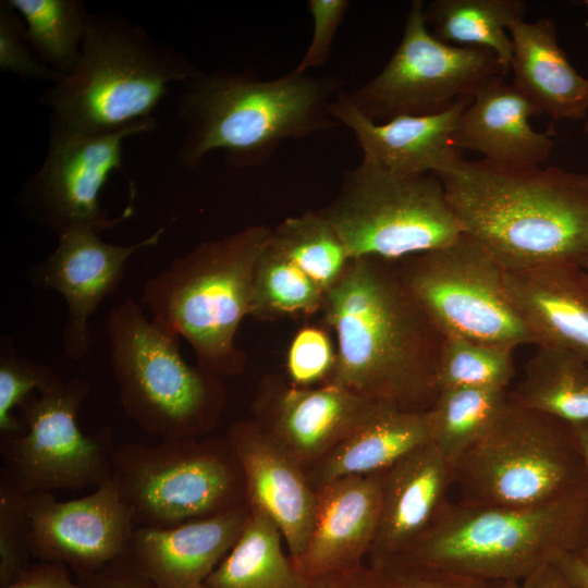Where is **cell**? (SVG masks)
Wrapping results in <instances>:
<instances>
[{
	"label": "cell",
	"mask_w": 588,
	"mask_h": 588,
	"mask_svg": "<svg viewBox=\"0 0 588 588\" xmlns=\"http://www.w3.org/2000/svg\"><path fill=\"white\" fill-rule=\"evenodd\" d=\"M573 3L574 5L581 8L588 15V0L574 1ZM586 25L588 27V20L586 22Z\"/></svg>",
	"instance_id": "47"
},
{
	"label": "cell",
	"mask_w": 588,
	"mask_h": 588,
	"mask_svg": "<svg viewBox=\"0 0 588 588\" xmlns=\"http://www.w3.org/2000/svg\"><path fill=\"white\" fill-rule=\"evenodd\" d=\"M584 130H585V133L587 134V137H588V117H587Z\"/></svg>",
	"instance_id": "49"
},
{
	"label": "cell",
	"mask_w": 588,
	"mask_h": 588,
	"mask_svg": "<svg viewBox=\"0 0 588 588\" xmlns=\"http://www.w3.org/2000/svg\"><path fill=\"white\" fill-rule=\"evenodd\" d=\"M381 405L332 382L302 388L278 376H267L253 403V420L305 469L331 452Z\"/></svg>",
	"instance_id": "16"
},
{
	"label": "cell",
	"mask_w": 588,
	"mask_h": 588,
	"mask_svg": "<svg viewBox=\"0 0 588 588\" xmlns=\"http://www.w3.org/2000/svg\"><path fill=\"white\" fill-rule=\"evenodd\" d=\"M0 348V433L1 439H8L25 430L13 409L62 378L49 366L19 355L7 340Z\"/></svg>",
	"instance_id": "35"
},
{
	"label": "cell",
	"mask_w": 588,
	"mask_h": 588,
	"mask_svg": "<svg viewBox=\"0 0 588 588\" xmlns=\"http://www.w3.org/2000/svg\"><path fill=\"white\" fill-rule=\"evenodd\" d=\"M510 296L536 345L588 362V278L581 266L550 264L505 271Z\"/></svg>",
	"instance_id": "24"
},
{
	"label": "cell",
	"mask_w": 588,
	"mask_h": 588,
	"mask_svg": "<svg viewBox=\"0 0 588 588\" xmlns=\"http://www.w3.org/2000/svg\"><path fill=\"white\" fill-rule=\"evenodd\" d=\"M382 569L385 588H503L506 583H493L473 579L444 572L387 564L375 566Z\"/></svg>",
	"instance_id": "40"
},
{
	"label": "cell",
	"mask_w": 588,
	"mask_h": 588,
	"mask_svg": "<svg viewBox=\"0 0 588 588\" xmlns=\"http://www.w3.org/2000/svg\"><path fill=\"white\" fill-rule=\"evenodd\" d=\"M84 588H155L125 553L103 568L77 575Z\"/></svg>",
	"instance_id": "41"
},
{
	"label": "cell",
	"mask_w": 588,
	"mask_h": 588,
	"mask_svg": "<svg viewBox=\"0 0 588 588\" xmlns=\"http://www.w3.org/2000/svg\"><path fill=\"white\" fill-rule=\"evenodd\" d=\"M247 504L175 527H135L127 554L155 588H197L230 552Z\"/></svg>",
	"instance_id": "21"
},
{
	"label": "cell",
	"mask_w": 588,
	"mask_h": 588,
	"mask_svg": "<svg viewBox=\"0 0 588 588\" xmlns=\"http://www.w3.org/2000/svg\"><path fill=\"white\" fill-rule=\"evenodd\" d=\"M89 391L83 379H61L19 407L25 430L1 439L0 475L23 494L99 487L111 478L115 450L111 430L86 436L77 425Z\"/></svg>",
	"instance_id": "12"
},
{
	"label": "cell",
	"mask_w": 588,
	"mask_h": 588,
	"mask_svg": "<svg viewBox=\"0 0 588 588\" xmlns=\"http://www.w3.org/2000/svg\"><path fill=\"white\" fill-rule=\"evenodd\" d=\"M515 373L514 350L454 336H443L438 389L507 390Z\"/></svg>",
	"instance_id": "34"
},
{
	"label": "cell",
	"mask_w": 588,
	"mask_h": 588,
	"mask_svg": "<svg viewBox=\"0 0 588 588\" xmlns=\"http://www.w3.org/2000/svg\"><path fill=\"white\" fill-rule=\"evenodd\" d=\"M509 400L568 425L588 422V362L566 350L537 345Z\"/></svg>",
	"instance_id": "28"
},
{
	"label": "cell",
	"mask_w": 588,
	"mask_h": 588,
	"mask_svg": "<svg viewBox=\"0 0 588 588\" xmlns=\"http://www.w3.org/2000/svg\"><path fill=\"white\" fill-rule=\"evenodd\" d=\"M226 440L243 474L247 506L278 525L290 559H297L308 543L317 509V493L305 469L253 419L234 422Z\"/></svg>",
	"instance_id": "18"
},
{
	"label": "cell",
	"mask_w": 588,
	"mask_h": 588,
	"mask_svg": "<svg viewBox=\"0 0 588 588\" xmlns=\"http://www.w3.org/2000/svg\"><path fill=\"white\" fill-rule=\"evenodd\" d=\"M319 211L352 259L399 261L463 234L437 175L395 173L364 159L344 171L335 196Z\"/></svg>",
	"instance_id": "9"
},
{
	"label": "cell",
	"mask_w": 588,
	"mask_h": 588,
	"mask_svg": "<svg viewBox=\"0 0 588 588\" xmlns=\"http://www.w3.org/2000/svg\"><path fill=\"white\" fill-rule=\"evenodd\" d=\"M503 588H578L553 563L541 567L520 581L506 583Z\"/></svg>",
	"instance_id": "44"
},
{
	"label": "cell",
	"mask_w": 588,
	"mask_h": 588,
	"mask_svg": "<svg viewBox=\"0 0 588 588\" xmlns=\"http://www.w3.org/2000/svg\"><path fill=\"white\" fill-rule=\"evenodd\" d=\"M428 442L424 412L383 404L305 474L316 490L338 478L384 471Z\"/></svg>",
	"instance_id": "26"
},
{
	"label": "cell",
	"mask_w": 588,
	"mask_h": 588,
	"mask_svg": "<svg viewBox=\"0 0 588 588\" xmlns=\"http://www.w3.org/2000/svg\"><path fill=\"white\" fill-rule=\"evenodd\" d=\"M424 7L421 0L411 2L403 36L390 60L375 77L346 93L348 101L373 122L444 112L471 98L487 79L504 76L492 51L436 38Z\"/></svg>",
	"instance_id": "13"
},
{
	"label": "cell",
	"mask_w": 588,
	"mask_h": 588,
	"mask_svg": "<svg viewBox=\"0 0 588 588\" xmlns=\"http://www.w3.org/2000/svg\"><path fill=\"white\" fill-rule=\"evenodd\" d=\"M437 176L463 233L505 271L581 266L588 253V173L463 158Z\"/></svg>",
	"instance_id": "2"
},
{
	"label": "cell",
	"mask_w": 588,
	"mask_h": 588,
	"mask_svg": "<svg viewBox=\"0 0 588 588\" xmlns=\"http://www.w3.org/2000/svg\"><path fill=\"white\" fill-rule=\"evenodd\" d=\"M326 295L267 238L255 265L249 317L277 320L295 315L311 316L322 310Z\"/></svg>",
	"instance_id": "33"
},
{
	"label": "cell",
	"mask_w": 588,
	"mask_h": 588,
	"mask_svg": "<svg viewBox=\"0 0 588 588\" xmlns=\"http://www.w3.org/2000/svg\"><path fill=\"white\" fill-rule=\"evenodd\" d=\"M157 121L109 133H49L46 156L38 170L21 187L23 212L58 236L73 230L100 234L132 215L109 218L99 201L114 171H122L123 143L151 132Z\"/></svg>",
	"instance_id": "14"
},
{
	"label": "cell",
	"mask_w": 588,
	"mask_h": 588,
	"mask_svg": "<svg viewBox=\"0 0 588 588\" xmlns=\"http://www.w3.org/2000/svg\"><path fill=\"white\" fill-rule=\"evenodd\" d=\"M37 57L60 74L78 59L91 13L82 0H5Z\"/></svg>",
	"instance_id": "31"
},
{
	"label": "cell",
	"mask_w": 588,
	"mask_h": 588,
	"mask_svg": "<svg viewBox=\"0 0 588 588\" xmlns=\"http://www.w3.org/2000/svg\"><path fill=\"white\" fill-rule=\"evenodd\" d=\"M381 477L382 471L347 476L316 489L317 509L308 543L292 560L302 577L308 580L360 566L378 530Z\"/></svg>",
	"instance_id": "19"
},
{
	"label": "cell",
	"mask_w": 588,
	"mask_h": 588,
	"mask_svg": "<svg viewBox=\"0 0 588 588\" xmlns=\"http://www.w3.org/2000/svg\"><path fill=\"white\" fill-rule=\"evenodd\" d=\"M197 588H208L206 585H200Z\"/></svg>",
	"instance_id": "50"
},
{
	"label": "cell",
	"mask_w": 588,
	"mask_h": 588,
	"mask_svg": "<svg viewBox=\"0 0 588 588\" xmlns=\"http://www.w3.org/2000/svg\"><path fill=\"white\" fill-rule=\"evenodd\" d=\"M306 7L314 22L313 38L303 58L293 69L303 74L322 66L328 61L334 37L350 8V1L308 0Z\"/></svg>",
	"instance_id": "39"
},
{
	"label": "cell",
	"mask_w": 588,
	"mask_h": 588,
	"mask_svg": "<svg viewBox=\"0 0 588 588\" xmlns=\"http://www.w3.org/2000/svg\"><path fill=\"white\" fill-rule=\"evenodd\" d=\"M2 588H84L75 584L68 566L59 562L30 564L14 581Z\"/></svg>",
	"instance_id": "42"
},
{
	"label": "cell",
	"mask_w": 588,
	"mask_h": 588,
	"mask_svg": "<svg viewBox=\"0 0 588 588\" xmlns=\"http://www.w3.org/2000/svg\"><path fill=\"white\" fill-rule=\"evenodd\" d=\"M271 231L261 223L206 241L146 281L142 305L166 333L184 338L198 367L217 376L242 371L235 338L249 316L256 260Z\"/></svg>",
	"instance_id": "6"
},
{
	"label": "cell",
	"mask_w": 588,
	"mask_h": 588,
	"mask_svg": "<svg viewBox=\"0 0 588 588\" xmlns=\"http://www.w3.org/2000/svg\"><path fill=\"white\" fill-rule=\"evenodd\" d=\"M0 70L23 79L59 81V72L42 62L32 49L20 15L7 3L0 2Z\"/></svg>",
	"instance_id": "38"
},
{
	"label": "cell",
	"mask_w": 588,
	"mask_h": 588,
	"mask_svg": "<svg viewBox=\"0 0 588 588\" xmlns=\"http://www.w3.org/2000/svg\"><path fill=\"white\" fill-rule=\"evenodd\" d=\"M523 0H433L424 7L430 33L442 42L492 51L502 68L510 70L513 46L510 27L524 19Z\"/></svg>",
	"instance_id": "29"
},
{
	"label": "cell",
	"mask_w": 588,
	"mask_h": 588,
	"mask_svg": "<svg viewBox=\"0 0 588 588\" xmlns=\"http://www.w3.org/2000/svg\"><path fill=\"white\" fill-rule=\"evenodd\" d=\"M394 262L442 336L513 350L536 344L510 296L505 270L469 235Z\"/></svg>",
	"instance_id": "11"
},
{
	"label": "cell",
	"mask_w": 588,
	"mask_h": 588,
	"mask_svg": "<svg viewBox=\"0 0 588 588\" xmlns=\"http://www.w3.org/2000/svg\"><path fill=\"white\" fill-rule=\"evenodd\" d=\"M323 324L336 336L330 382L372 402L425 412L439 393L443 336L404 284L394 261L352 259L327 293Z\"/></svg>",
	"instance_id": "1"
},
{
	"label": "cell",
	"mask_w": 588,
	"mask_h": 588,
	"mask_svg": "<svg viewBox=\"0 0 588 588\" xmlns=\"http://www.w3.org/2000/svg\"><path fill=\"white\" fill-rule=\"evenodd\" d=\"M244 527L230 550L208 576V588H304L302 577L281 547L282 532L264 512L248 507Z\"/></svg>",
	"instance_id": "27"
},
{
	"label": "cell",
	"mask_w": 588,
	"mask_h": 588,
	"mask_svg": "<svg viewBox=\"0 0 588 588\" xmlns=\"http://www.w3.org/2000/svg\"><path fill=\"white\" fill-rule=\"evenodd\" d=\"M164 228L131 245H115L89 230L58 236L53 252L29 269L32 282L58 292L68 306L63 331L64 355L82 359L88 352V321L103 299L120 284L125 265L137 252L159 244Z\"/></svg>",
	"instance_id": "17"
},
{
	"label": "cell",
	"mask_w": 588,
	"mask_h": 588,
	"mask_svg": "<svg viewBox=\"0 0 588 588\" xmlns=\"http://www.w3.org/2000/svg\"><path fill=\"white\" fill-rule=\"evenodd\" d=\"M540 111L502 75L482 83L461 113L452 143L507 168L540 167L554 148V133L538 132L529 120Z\"/></svg>",
	"instance_id": "23"
},
{
	"label": "cell",
	"mask_w": 588,
	"mask_h": 588,
	"mask_svg": "<svg viewBox=\"0 0 588 588\" xmlns=\"http://www.w3.org/2000/svg\"><path fill=\"white\" fill-rule=\"evenodd\" d=\"M587 541L588 490L529 507L448 502L415 543L382 565L515 583L566 554H578Z\"/></svg>",
	"instance_id": "5"
},
{
	"label": "cell",
	"mask_w": 588,
	"mask_h": 588,
	"mask_svg": "<svg viewBox=\"0 0 588 588\" xmlns=\"http://www.w3.org/2000/svg\"><path fill=\"white\" fill-rule=\"evenodd\" d=\"M268 240L326 294L342 278L352 260L336 231L319 209L284 219L271 228Z\"/></svg>",
	"instance_id": "32"
},
{
	"label": "cell",
	"mask_w": 588,
	"mask_h": 588,
	"mask_svg": "<svg viewBox=\"0 0 588 588\" xmlns=\"http://www.w3.org/2000/svg\"><path fill=\"white\" fill-rule=\"evenodd\" d=\"M336 359L328 328L304 326L293 336L285 356L287 381L308 388L330 382Z\"/></svg>",
	"instance_id": "37"
},
{
	"label": "cell",
	"mask_w": 588,
	"mask_h": 588,
	"mask_svg": "<svg viewBox=\"0 0 588 588\" xmlns=\"http://www.w3.org/2000/svg\"><path fill=\"white\" fill-rule=\"evenodd\" d=\"M343 91L333 76L291 71L272 79L248 72H199L183 84L177 117L185 133L177 161L198 168L215 150H223L236 168L267 161L287 139H298L340 125L330 106Z\"/></svg>",
	"instance_id": "3"
},
{
	"label": "cell",
	"mask_w": 588,
	"mask_h": 588,
	"mask_svg": "<svg viewBox=\"0 0 588 588\" xmlns=\"http://www.w3.org/2000/svg\"><path fill=\"white\" fill-rule=\"evenodd\" d=\"M110 364L125 415L151 436L196 438L216 425L225 403L219 376L188 365L179 338L125 298L107 318Z\"/></svg>",
	"instance_id": "7"
},
{
	"label": "cell",
	"mask_w": 588,
	"mask_h": 588,
	"mask_svg": "<svg viewBox=\"0 0 588 588\" xmlns=\"http://www.w3.org/2000/svg\"><path fill=\"white\" fill-rule=\"evenodd\" d=\"M453 485L466 504L529 507L588 490V470L571 425L509 400L454 464Z\"/></svg>",
	"instance_id": "8"
},
{
	"label": "cell",
	"mask_w": 588,
	"mask_h": 588,
	"mask_svg": "<svg viewBox=\"0 0 588 588\" xmlns=\"http://www.w3.org/2000/svg\"><path fill=\"white\" fill-rule=\"evenodd\" d=\"M554 564L573 585L578 588H588V564L576 553L566 554Z\"/></svg>",
	"instance_id": "45"
},
{
	"label": "cell",
	"mask_w": 588,
	"mask_h": 588,
	"mask_svg": "<svg viewBox=\"0 0 588 588\" xmlns=\"http://www.w3.org/2000/svg\"><path fill=\"white\" fill-rule=\"evenodd\" d=\"M304 588H385V578L379 567L368 572L359 566L308 579Z\"/></svg>",
	"instance_id": "43"
},
{
	"label": "cell",
	"mask_w": 588,
	"mask_h": 588,
	"mask_svg": "<svg viewBox=\"0 0 588 588\" xmlns=\"http://www.w3.org/2000/svg\"><path fill=\"white\" fill-rule=\"evenodd\" d=\"M112 479L135 527L170 528L244 505V478L228 440L125 443Z\"/></svg>",
	"instance_id": "10"
},
{
	"label": "cell",
	"mask_w": 588,
	"mask_h": 588,
	"mask_svg": "<svg viewBox=\"0 0 588 588\" xmlns=\"http://www.w3.org/2000/svg\"><path fill=\"white\" fill-rule=\"evenodd\" d=\"M576 437L578 446L585 460L588 470V422L571 425ZM584 562L588 564V541L584 549L577 554Z\"/></svg>",
	"instance_id": "46"
},
{
	"label": "cell",
	"mask_w": 588,
	"mask_h": 588,
	"mask_svg": "<svg viewBox=\"0 0 588 588\" xmlns=\"http://www.w3.org/2000/svg\"><path fill=\"white\" fill-rule=\"evenodd\" d=\"M507 401V390H440L424 412L429 442L453 467L490 430Z\"/></svg>",
	"instance_id": "30"
},
{
	"label": "cell",
	"mask_w": 588,
	"mask_h": 588,
	"mask_svg": "<svg viewBox=\"0 0 588 588\" xmlns=\"http://www.w3.org/2000/svg\"><path fill=\"white\" fill-rule=\"evenodd\" d=\"M581 268L584 270V272L586 273L587 278H588V253L581 264Z\"/></svg>",
	"instance_id": "48"
},
{
	"label": "cell",
	"mask_w": 588,
	"mask_h": 588,
	"mask_svg": "<svg viewBox=\"0 0 588 588\" xmlns=\"http://www.w3.org/2000/svg\"><path fill=\"white\" fill-rule=\"evenodd\" d=\"M381 511L369 551L373 566L401 555L436 522L453 485V467L426 443L382 471Z\"/></svg>",
	"instance_id": "22"
},
{
	"label": "cell",
	"mask_w": 588,
	"mask_h": 588,
	"mask_svg": "<svg viewBox=\"0 0 588 588\" xmlns=\"http://www.w3.org/2000/svg\"><path fill=\"white\" fill-rule=\"evenodd\" d=\"M30 524L24 494L0 475V587L14 581L30 564Z\"/></svg>",
	"instance_id": "36"
},
{
	"label": "cell",
	"mask_w": 588,
	"mask_h": 588,
	"mask_svg": "<svg viewBox=\"0 0 588 588\" xmlns=\"http://www.w3.org/2000/svg\"><path fill=\"white\" fill-rule=\"evenodd\" d=\"M32 556L59 562L76 575L95 573L125 554L135 525L112 477L81 499L59 501L51 491L24 494Z\"/></svg>",
	"instance_id": "15"
},
{
	"label": "cell",
	"mask_w": 588,
	"mask_h": 588,
	"mask_svg": "<svg viewBox=\"0 0 588 588\" xmlns=\"http://www.w3.org/2000/svg\"><path fill=\"white\" fill-rule=\"evenodd\" d=\"M199 72L137 24L93 14L74 66L40 97L49 133H109L154 122L169 86Z\"/></svg>",
	"instance_id": "4"
},
{
	"label": "cell",
	"mask_w": 588,
	"mask_h": 588,
	"mask_svg": "<svg viewBox=\"0 0 588 588\" xmlns=\"http://www.w3.org/2000/svg\"><path fill=\"white\" fill-rule=\"evenodd\" d=\"M464 99L451 109L430 115H402L377 123L360 113L341 91L330 106L339 124L350 128L363 159L384 170L402 174L440 175L453 170L464 158L452 143Z\"/></svg>",
	"instance_id": "20"
},
{
	"label": "cell",
	"mask_w": 588,
	"mask_h": 588,
	"mask_svg": "<svg viewBox=\"0 0 588 588\" xmlns=\"http://www.w3.org/2000/svg\"><path fill=\"white\" fill-rule=\"evenodd\" d=\"M513 53L510 69L513 86L541 114L553 120H584L588 117V78L568 61L559 45L555 22L524 19L510 27Z\"/></svg>",
	"instance_id": "25"
}]
</instances>
